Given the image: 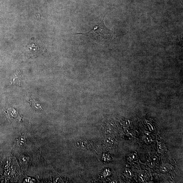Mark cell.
<instances>
[{
    "instance_id": "obj_2",
    "label": "cell",
    "mask_w": 183,
    "mask_h": 183,
    "mask_svg": "<svg viewBox=\"0 0 183 183\" xmlns=\"http://www.w3.org/2000/svg\"><path fill=\"white\" fill-rule=\"evenodd\" d=\"M30 103L32 106L36 109L42 110V107H40L39 104L35 100H31L30 101Z\"/></svg>"
},
{
    "instance_id": "obj_1",
    "label": "cell",
    "mask_w": 183,
    "mask_h": 183,
    "mask_svg": "<svg viewBox=\"0 0 183 183\" xmlns=\"http://www.w3.org/2000/svg\"><path fill=\"white\" fill-rule=\"evenodd\" d=\"M104 16L99 25L95 26L90 31L86 33L76 34L84 35L92 39L99 41L111 39L113 37V32L104 25Z\"/></svg>"
}]
</instances>
